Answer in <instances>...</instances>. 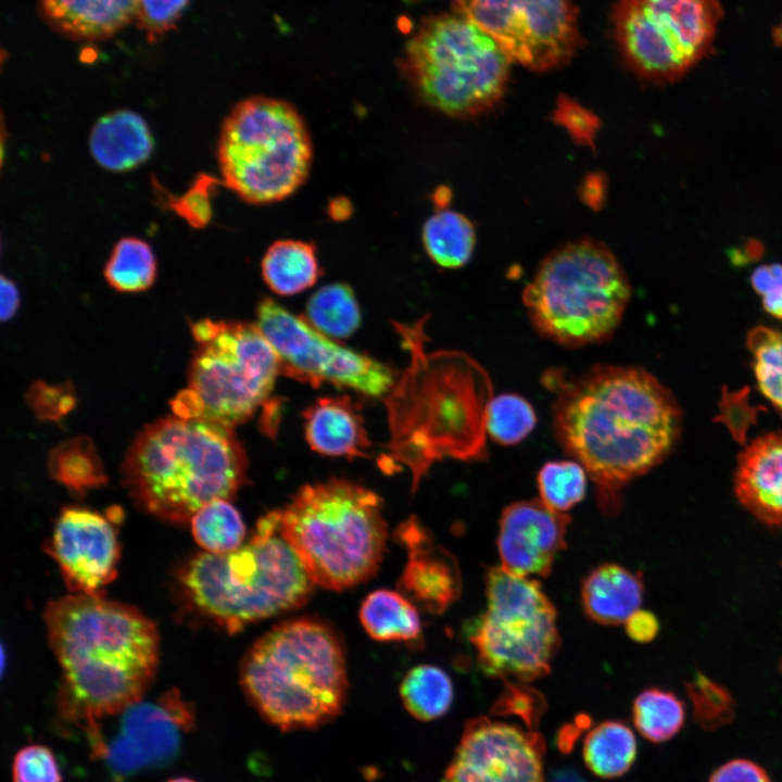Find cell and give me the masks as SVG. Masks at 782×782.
<instances>
[{
	"mask_svg": "<svg viewBox=\"0 0 782 782\" xmlns=\"http://www.w3.org/2000/svg\"><path fill=\"white\" fill-rule=\"evenodd\" d=\"M556 440L580 463L607 516L621 507V492L656 467L672 449L681 413L671 392L643 368L601 364L571 378L548 375Z\"/></svg>",
	"mask_w": 782,
	"mask_h": 782,
	"instance_id": "obj_1",
	"label": "cell"
},
{
	"mask_svg": "<svg viewBox=\"0 0 782 782\" xmlns=\"http://www.w3.org/2000/svg\"><path fill=\"white\" fill-rule=\"evenodd\" d=\"M45 622L61 669L63 720L89 734L103 718L142 701L156 672L160 640L140 610L74 593L50 602Z\"/></svg>",
	"mask_w": 782,
	"mask_h": 782,
	"instance_id": "obj_2",
	"label": "cell"
},
{
	"mask_svg": "<svg viewBox=\"0 0 782 782\" xmlns=\"http://www.w3.org/2000/svg\"><path fill=\"white\" fill-rule=\"evenodd\" d=\"M247 458L230 427L200 418H161L134 440L123 464L134 502L160 519L184 524L206 503L242 487Z\"/></svg>",
	"mask_w": 782,
	"mask_h": 782,
	"instance_id": "obj_3",
	"label": "cell"
},
{
	"mask_svg": "<svg viewBox=\"0 0 782 782\" xmlns=\"http://www.w3.org/2000/svg\"><path fill=\"white\" fill-rule=\"evenodd\" d=\"M240 683L253 708L279 730L318 728L337 718L345 705L343 642L321 619L285 620L247 651Z\"/></svg>",
	"mask_w": 782,
	"mask_h": 782,
	"instance_id": "obj_4",
	"label": "cell"
},
{
	"mask_svg": "<svg viewBox=\"0 0 782 782\" xmlns=\"http://www.w3.org/2000/svg\"><path fill=\"white\" fill-rule=\"evenodd\" d=\"M177 578L187 603L229 633L299 608L315 585L282 537L277 509L257 521L239 548L199 553L182 565Z\"/></svg>",
	"mask_w": 782,
	"mask_h": 782,
	"instance_id": "obj_5",
	"label": "cell"
},
{
	"mask_svg": "<svg viewBox=\"0 0 782 782\" xmlns=\"http://www.w3.org/2000/svg\"><path fill=\"white\" fill-rule=\"evenodd\" d=\"M277 510L282 537L315 584L342 591L377 571L388 530L371 490L332 478L302 487Z\"/></svg>",
	"mask_w": 782,
	"mask_h": 782,
	"instance_id": "obj_6",
	"label": "cell"
},
{
	"mask_svg": "<svg viewBox=\"0 0 782 782\" xmlns=\"http://www.w3.org/2000/svg\"><path fill=\"white\" fill-rule=\"evenodd\" d=\"M627 275L613 253L579 240L551 253L522 293L533 328L568 348L607 341L630 301Z\"/></svg>",
	"mask_w": 782,
	"mask_h": 782,
	"instance_id": "obj_7",
	"label": "cell"
},
{
	"mask_svg": "<svg viewBox=\"0 0 782 782\" xmlns=\"http://www.w3.org/2000/svg\"><path fill=\"white\" fill-rule=\"evenodd\" d=\"M510 62L490 35L455 13L424 20L405 47L401 67L427 105L452 117H471L501 100Z\"/></svg>",
	"mask_w": 782,
	"mask_h": 782,
	"instance_id": "obj_8",
	"label": "cell"
},
{
	"mask_svg": "<svg viewBox=\"0 0 782 782\" xmlns=\"http://www.w3.org/2000/svg\"><path fill=\"white\" fill-rule=\"evenodd\" d=\"M313 146L299 111L280 99L255 96L226 116L217 142L223 184L251 204L293 194L306 180Z\"/></svg>",
	"mask_w": 782,
	"mask_h": 782,
	"instance_id": "obj_9",
	"label": "cell"
},
{
	"mask_svg": "<svg viewBox=\"0 0 782 782\" xmlns=\"http://www.w3.org/2000/svg\"><path fill=\"white\" fill-rule=\"evenodd\" d=\"M191 331L197 349L188 389L172 401L174 414L228 427L247 420L272 392L280 356L256 325L202 319Z\"/></svg>",
	"mask_w": 782,
	"mask_h": 782,
	"instance_id": "obj_10",
	"label": "cell"
},
{
	"mask_svg": "<svg viewBox=\"0 0 782 782\" xmlns=\"http://www.w3.org/2000/svg\"><path fill=\"white\" fill-rule=\"evenodd\" d=\"M487 609L469 633L480 670L524 683L543 678L560 645L555 606L537 579L485 573Z\"/></svg>",
	"mask_w": 782,
	"mask_h": 782,
	"instance_id": "obj_11",
	"label": "cell"
},
{
	"mask_svg": "<svg viewBox=\"0 0 782 782\" xmlns=\"http://www.w3.org/2000/svg\"><path fill=\"white\" fill-rule=\"evenodd\" d=\"M721 18L718 0H619L613 12L617 42L641 76L671 81L710 50Z\"/></svg>",
	"mask_w": 782,
	"mask_h": 782,
	"instance_id": "obj_12",
	"label": "cell"
},
{
	"mask_svg": "<svg viewBox=\"0 0 782 782\" xmlns=\"http://www.w3.org/2000/svg\"><path fill=\"white\" fill-rule=\"evenodd\" d=\"M453 8L532 71L564 65L581 41L571 0H455Z\"/></svg>",
	"mask_w": 782,
	"mask_h": 782,
	"instance_id": "obj_13",
	"label": "cell"
},
{
	"mask_svg": "<svg viewBox=\"0 0 782 782\" xmlns=\"http://www.w3.org/2000/svg\"><path fill=\"white\" fill-rule=\"evenodd\" d=\"M255 325L280 356L282 370L297 379L327 381L370 396L384 394L393 383L388 366L335 343L273 299L260 302Z\"/></svg>",
	"mask_w": 782,
	"mask_h": 782,
	"instance_id": "obj_14",
	"label": "cell"
},
{
	"mask_svg": "<svg viewBox=\"0 0 782 782\" xmlns=\"http://www.w3.org/2000/svg\"><path fill=\"white\" fill-rule=\"evenodd\" d=\"M119 715L115 735L106 740L102 734L91 749V755L104 761L116 781L143 769L169 765L179 754L182 734L194 727L193 708L176 690L155 702L140 701Z\"/></svg>",
	"mask_w": 782,
	"mask_h": 782,
	"instance_id": "obj_15",
	"label": "cell"
},
{
	"mask_svg": "<svg viewBox=\"0 0 782 782\" xmlns=\"http://www.w3.org/2000/svg\"><path fill=\"white\" fill-rule=\"evenodd\" d=\"M540 733L516 724L470 719L442 782H545Z\"/></svg>",
	"mask_w": 782,
	"mask_h": 782,
	"instance_id": "obj_16",
	"label": "cell"
},
{
	"mask_svg": "<svg viewBox=\"0 0 782 782\" xmlns=\"http://www.w3.org/2000/svg\"><path fill=\"white\" fill-rule=\"evenodd\" d=\"M48 550L67 588L76 594L103 596L117 573L119 544L113 519L83 507L60 514Z\"/></svg>",
	"mask_w": 782,
	"mask_h": 782,
	"instance_id": "obj_17",
	"label": "cell"
},
{
	"mask_svg": "<svg viewBox=\"0 0 782 782\" xmlns=\"http://www.w3.org/2000/svg\"><path fill=\"white\" fill-rule=\"evenodd\" d=\"M570 521L567 514L553 510L540 499L509 504L499 524L501 567L518 577H547L556 555L566 547Z\"/></svg>",
	"mask_w": 782,
	"mask_h": 782,
	"instance_id": "obj_18",
	"label": "cell"
},
{
	"mask_svg": "<svg viewBox=\"0 0 782 782\" xmlns=\"http://www.w3.org/2000/svg\"><path fill=\"white\" fill-rule=\"evenodd\" d=\"M405 548L407 562L399 579V591L416 606L432 615L444 613L462 593V575L456 558L438 544L415 516L394 531Z\"/></svg>",
	"mask_w": 782,
	"mask_h": 782,
	"instance_id": "obj_19",
	"label": "cell"
},
{
	"mask_svg": "<svg viewBox=\"0 0 782 782\" xmlns=\"http://www.w3.org/2000/svg\"><path fill=\"white\" fill-rule=\"evenodd\" d=\"M734 492L755 518L782 528V432L762 434L740 453Z\"/></svg>",
	"mask_w": 782,
	"mask_h": 782,
	"instance_id": "obj_20",
	"label": "cell"
},
{
	"mask_svg": "<svg viewBox=\"0 0 782 782\" xmlns=\"http://www.w3.org/2000/svg\"><path fill=\"white\" fill-rule=\"evenodd\" d=\"M305 439L315 452L329 456H365L370 441L364 420L349 396L320 398L304 413Z\"/></svg>",
	"mask_w": 782,
	"mask_h": 782,
	"instance_id": "obj_21",
	"label": "cell"
},
{
	"mask_svg": "<svg viewBox=\"0 0 782 782\" xmlns=\"http://www.w3.org/2000/svg\"><path fill=\"white\" fill-rule=\"evenodd\" d=\"M89 151L98 165L123 173L144 163L152 154L151 130L138 113L116 110L101 116L89 134Z\"/></svg>",
	"mask_w": 782,
	"mask_h": 782,
	"instance_id": "obj_22",
	"label": "cell"
},
{
	"mask_svg": "<svg viewBox=\"0 0 782 782\" xmlns=\"http://www.w3.org/2000/svg\"><path fill=\"white\" fill-rule=\"evenodd\" d=\"M644 583L635 573L618 564H603L583 580L582 606L586 616L603 626H618L638 609L643 601Z\"/></svg>",
	"mask_w": 782,
	"mask_h": 782,
	"instance_id": "obj_23",
	"label": "cell"
},
{
	"mask_svg": "<svg viewBox=\"0 0 782 782\" xmlns=\"http://www.w3.org/2000/svg\"><path fill=\"white\" fill-rule=\"evenodd\" d=\"M46 18L76 39H105L136 15L137 0H39Z\"/></svg>",
	"mask_w": 782,
	"mask_h": 782,
	"instance_id": "obj_24",
	"label": "cell"
},
{
	"mask_svg": "<svg viewBox=\"0 0 782 782\" xmlns=\"http://www.w3.org/2000/svg\"><path fill=\"white\" fill-rule=\"evenodd\" d=\"M261 270L269 289L280 295H293L311 288L321 274L315 247L294 239L270 244L262 258Z\"/></svg>",
	"mask_w": 782,
	"mask_h": 782,
	"instance_id": "obj_25",
	"label": "cell"
},
{
	"mask_svg": "<svg viewBox=\"0 0 782 782\" xmlns=\"http://www.w3.org/2000/svg\"><path fill=\"white\" fill-rule=\"evenodd\" d=\"M366 633L381 642H409L421 635L417 606L400 591L380 589L369 593L360 607Z\"/></svg>",
	"mask_w": 782,
	"mask_h": 782,
	"instance_id": "obj_26",
	"label": "cell"
},
{
	"mask_svg": "<svg viewBox=\"0 0 782 782\" xmlns=\"http://www.w3.org/2000/svg\"><path fill=\"white\" fill-rule=\"evenodd\" d=\"M638 742L631 728L607 720L592 728L583 740L582 756L589 770L600 778L627 773L635 761Z\"/></svg>",
	"mask_w": 782,
	"mask_h": 782,
	"instance_id": "obj_27",
	"label": "cell"
},
{
	"mask_svg": "<svg viewBox=\"0 0 782 782\" xmlns=\"http://www.w3.org/2000/svg\"><path fill=\"white\" fill-rule=\"evenodd\" d=\"M422 243L429 257L444 268H458L470 258L475 247L472 224L461 213L441 210L422 227Z\"/></svg>",
	"mask_w": 782,
	"mask_h": 782,
	"instance_id": "obj_28",
	"label": "cell"
},
{
	"mask_svg": "<svg viewBox=\"0 0 782 782\" xmlns=\"http://www.w3.org/2000/svg\"><path fill=\"white\" fill-rule=\"evenodd\" d=\"M53 479L77 494L103 485L108 477L93 442L85 436L64 441L50 453Z\"/></svg>",
	"mask_w": 782,
	"mask_h": 782,
	"instance_id": "obj_29",
	"label": "cell"
},
{
	"mask_svg": "<svg viewBox=\"0 0 782 782\" xmlns=\"http://www.w3.org/2000/svg\"><path fill=\"white\" fill-rule=\"evenodd\" d=\"M400 696L406 710L421 721L434 720L451 707L454 688L449 674L433 665L412 668L400 685Z\"/></svg>",
	"mask_w": 782,
	"mask_h": 782,
	"instance_id": "obj_30",
	"label": "cell"
},
{
	"mask_svg": "<svg viewBox=\"0 0 782 782\" xmlns=\"http://www.w3.org/2000/svg\"><path fill=\"white\" fill-rule=\"evenodd\" d=\"M156 258L150 244L137 237L121 238L104 266L106 282L119 292H141L156 278Z\"/></svg>",
	"mask_w": 782,
	"mask_h": 782,
	"instance_id": "obj_31",
	"label": "cell"
},
{
	"mask_svg": "<svg viewBox=\"0 0 782 782\" xmlns=\"http://www.w3.org/2000/svg\"><path fill=\"white\" fill-rule=\"evenodd\" d=\"M306 318L321 333L348 338L361 324V311L353 290L341 282L324 286L308 300Z\"/></svg>",
	"mask_w": 782,
	"mask_h": 782,
	"instance_id": "obj_32",
	"label": "cell"
},
{
	"mask_svg": "<svg viewBox=\"0 0 782 782\" xmlns=\"http://www.w3.org/2000/svg\"><path fill=\"white\" fill-rule=\"evenodd\" d=\"M190 522L192 535L204 552L226 554L244 543L245 525L228 500L216 499L206 503Z\"/></svg>",
	"mask_w": 782,
	"mask_h": 782,
	"instance_id": "obj_33",
	"label": "cell"
},
{
	"mask_svg": "<svg viewBox=\"0 0 782 782\" xmlns=\"http://www.w3.org/2000/svg\"><path fill=\"white\" fill-rule=\"evenodd\" d=\"M633 723L649 742L664 743L674 737L685 721L684 703L672 692L649 688L638 694L632 707Z\"/></svg>",
	"mask_w": 782,
	"mask_h": 782,
	"instance_id": "obj_34",
	"label": "cell"
},
{
	"mask_svg": "<svg viewBox=\"0 0 782 782\" xmlns=\"http://www.w3.org/2000/svg\"><path fill=\"white\" fill-rule=\"evenodd\" d=\"M586 477L575 459L546 462L537 476L540 500L553 510L566 513L584 499Z\"/></svg>",
	"mask_w": 782,
	"mask_h": 782,
	"instance_id": "obj_35",
	"label": "cell"
},
{
	"mask_svg": "<svg viewBox=\"0 0 782 782\" xmlns=\"http://www.w3.org/2000/svg\"><path fill=\"white\" fill-rule=\"evenodd\" d=\"M537 414L531 403L517 393H502L489 402L485 432L496 443L514 445L534 429Z\"/></svg>",
	"mask_w": 782,
	"mask_h": 782,
	"instance_id": "obj_36",
	"label": "cell"
},
{
	"mask_svg": "<svg viewBox=\"0 0 782 782\" xmlns=\"http://www.w3.org/2000/svg\"><path fill=\"white\" fill-rule=\"evenodd\" d=\"M760 392L782 413V332L758 326L747 335Z\"/></svg>",
	"mask_w": 782,
	"mask_h": 782,
	"instance_id": "obj_37",
	"label": "cell"
},
{
	"mask_svg": "<svg viewBox=\"0 0 782 782\" xmlns=\"http://www.w3.org/2000/svg\"><path fill=\"white\" fill-rule=\"evenodd\" d=\"M694 722L705 731L719 730L735 717V701L730 691L701 671L685 683Z\"/></svg>",
	"mask_w": 782,
	"mask_h": 782,
	"instance_id": "obj_38",
	"label": "cell"
},
{
	"mask_svg": "<svg viewBox=\"0 0 782 782\" xmlns=\"http://www.w3.org/2000/svg\"><path fill=\"white\" fill-rule=\"evenodd\" d=\"M217 185L218 180L215 177L201 173L182 194L173 195L154 182L157 199L162 206L175 212L197 229L207 226L211 222V199Z\"/></svg>",
	"mask_w": 782,
	"mask_h": 782,
	"instance_id": "obj_39",
	"label": "cell"
},
{
	"mask_svg": "<svg viewBox=\"0 0 782 782\" xmlns=\"http://www.w3.org/2000/svg\"><path fill=\"white\" fill-rule=\"evenodd\" d=\"M12 780L13 782H62V773L50 747L29 744L14 755Z\"/></svg>",
	"mask_w": 782,
	"mask_h": 782,
	"instance_id": "obj_40",
	"label": "cell"
},
{
	"mask_svg": "<svg viewBox=\"0 0 782 782\" xmlns=\"http://www.w3.org/2000/svg\"><path fill=\"white\" fill-rule=\"evenodd\" d=\"M545 707L546 702L538 690L524 682L504 680L503 691L493 705L492 714L515 715L531 727L539 721Z\"/></svg>",
	"mask_w": 782,
	"mask_h": 782,
	"instance_id": "obj_41",
	"label": "cell"
},
{
	"mask_svg": "<svg viewBox=\"0 0 782 782\" xmlns=\"http://www.w3.org/2000/svg\"><path fill=\"white\" fill-rule=\"evenodd\" d=\"M189 0H137L135 20L154 42L171 31L180 20Z\"/></svg>",
	"mask_w": 782,
	"mask_h": 782,
	"instance_id": "obj_42",
	"label": "cell"
},
{
	"mask_svg": "<svg viewBox=\"0 0 782 782\" xmlns=\"http://www.w3.org/2000/svg\"><path fill=\"white\" fill-rule=\"evenodd\" d=\"M26 399L36 416L42 420H59L72 411L76 398L70 383L52 386L35 382L27 391Z\"/></svg>",
	"mask_w": 782,
	"mask_h": 782,
	"instance_id": "obj_43",
	"label": "cell"
},
{
	"mask_svg": "<svg viewBox=\"0 0 782 782\" xmlns=\"http://www.w3.org/2000/svg\"><path fill=\"white\" fill-rule=\"evenodd\" d=\"M751 283L761 297L765 311L782 320V265L758 266L751 276Z\"/></svg>",
	"mask_w": 782,
	"mask_h": 782,
	"instance_id": "obj_44",
	"label": "cell"
},
{
	"mask_svg": "<svg viewBox=\"0 0 782 782\" xmlns=\"http://www.w3.org/2000/svg\"><path fill=\"white\" fill-rule=\"evenodd\" d=\"M708 782H772L767 771L755 761L734 758L719 766Z\"/></svg>",
	"mask_w": 782,
	"mask_h": 782,
	"instance_id": "obj_45",
	"label": "cell"
},
{
	"mask_svg": "<svg viewBox=\"0 0 782 782\" xmlns=\"http://www.w3.org/2000/svg\"><path fill=\"white\" fill-rule=\"evenodd\" d=\"M627 634L638 643L653 641L659 631L657 617L645 609H638L625 622Z\"/></svg>",
	"mask_w": 782,
	"mask_h": 782,
	"instance_id": "obj_46",
	"label": "cell"
},
{
	"mask_svg": "<svg viewBox=\"0 0 782 782\" xmlns=\"http://www.w3.org/2000/svg\"><path fill=\"white\" fill-rule=\"evenodd\" d=\"M1 320L11 319L17 312L20 294L16 286L7 277H1Z\"/></svg>",
	"mask_w": 782,
	"mask_h": 782,
	"instance_id": "obj_47",
	"label": "cell"
},
{
	"mask_svg": "<svg viewBox=\"0 0 782 782\" xmlns=\"http://www.w3.org/2000/svg\"><path fill=\"white\" fill-rule=\"evenodd\" d=\"M166 782H198V781H195L191 778H187V777H177V778L169 779Z\"/></svg>",
	"mask_w": 782,
	"mask_h": 782,
	"instance_id": "obj_48",
	"label": "cell"
},
{
	"mask_svg": "<svg viewBox=\"0 0 782 782\" xmlns=\"http://www.w3.org/2000/svg\"><path fill=\"white\" fill-rule=\"evenodd\" d=\"M775 39L779 43L782 45V23L781 25L775 29Z\"/></svg>",
	"mask_w": 782,
	"mask_h": 782,
	"instance_id": "obj_49",
	"label": "cell"
}]
</instances>
